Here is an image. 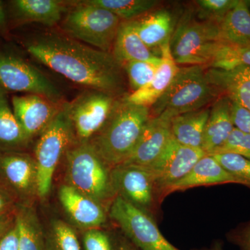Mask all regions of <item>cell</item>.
I'll return each mask as SVG.
<instances>
[{
	"label": "cell",
	"instance_id": "7402d4cb",
	"mask_svg": "<svg viewBox=\"0 0 250 250\" xmlns=\"http://www.w3.org/2000/svg\"><path fill=\"white\" fill-rule=\"evenodd\" d=\"M15 14L21 21L51 27L62 21L64 3L57 0H16L12 1Z\"/></svg>",
	"mask_w": 250,
	"mask_h": 250
},
{
	"label": "cell",
	"instance_id": "2e32d148",
	"mask_svg": "<svg viewBox=\"0 0 250 250\" xmlns=\"http://www.w3.org/2000/svg\"><path fill=\"white\" fill-rule=\"evenodd\" d=\"M58 195L67 216L81 229H100L107 221L106 207L67 184L61 186Z\"/></svg>",
	"mask_w": 250,
	"mask_h": 250
},
{
	"label": "cell",
	"instance_id": "7c38bea8",
	"mask_svg": "<svg viewBox=\"0 0 250 250\" xmlns=\"http://www.w3.org/2000/svg\"><path fill=\"white\" fill-rule=\"evenodd\" d=\"M0 184L19 204L31 205L38 197L37 166L34 157L23 151L0 152Z\"/></svg>",
	"mask_w": 250,
	"mask_h": 250
},
{
	"label": "cell",
	"instance_id": "52a82bcc",
	"mask_svg": "<svg viewBox=\"0 0 250 250\" xmlns=\"http://www.w3.org/2000/svg\"><path fill=\"white\" fill-rule=\"evenodd\" d=\"M221 41L218 22L187 16L181 19L170 39L171 54L177 65L206 68Z\"/></svg>",
	"mask_w": 250,
	"mask_h": 250
},
{
	"label": "cell",
	"instance_id": "ba28073f",
	"mask_svg": "<svg viewBox=\"0 0 250 250\" xmlns=\"http://www.w3.org/2000/svg\"><path fill=\"white\" fill-rule=\"evenodd\" d=\"M108 213L139 249L181 250L166 239L152 216L123 197H115L108 207Z\"/></svg>",
	"mask_w": 250,
	"mask_h": 250
},
{
	"label": "cell",
	"instance_id": "f1b7e54d",
	"mask_svg": "<svg viewBox=\"0 0 250 250\" xmlns=\"http://www.w3.org/2000/svg\"><path fill=\"white\" fill-rule=\"evenodd\" d=\"M88 4L108 10L125 21L146 14L158 4L155 0H85Z\"/></svg>",
	"mask_w": 250,
	"mask_h": 250
},
{
	"label": "cell",
	"instance_id": "4dcf8cb0",
	"mask_svg": "<svg viewBox=\"0 0 250 250\" xmlns=\"http://www.w3.org/2000/svg\"><path fill=\"white\" fill-rule=\"evenodd\" d=\"M159 62H130L123 65L126 72L130 88L133 92L141 89L148 84L154 78L159 65Z\"/></svg>",
	"mask_w": 250,
	"mask_h": 250
},
{
	"label": "cell",
	"instance_id": "d4e9b609",
	"mask_svg": "<svg viewBox=\"0 0 250 250\" xmlns=\"http://www.w3.org/2000/svg\"><path fill=\"white\" fill-rule=\"evenodd\" d=\"M30 141L15 116L7 91L0 85V152L22 151Z\"/></svg>",
	"mask_w": 250,
	"mask_h": 250
},
{
	"label": "cell",
	"instance_id": "30bf717a",
	"mask_svg": "<svg viewBox=\"0 0 250 250\" xmlns=\"http://www.w3.org/2000/svg\"><path fill=\"white\" fill-rule=\"evenodd\" d=\"M108 94L88 90L67 103V112L79 143H88L104 126L116 101Z\"/></svg>",
	"mask_w": 250,
	"mask_h": 250
},
{
	"label": "cell",
	"instance_id": "83f0119b",
	"mask_svg": "<svg viewBox=\"0 0 250 250\" xmlns=\"http://www.w3.org/2000/svg\"><path fill=\"white\" fill-rule=\"evenodd\" d=\"M241 66L250 67V44L237 45L221 41L206 68L231 70Z\"/></svg>",
	"mask_w": 250,
	"mask_h": 250
},
{
	"label": "cell",
	"instance_id": "7bdbcfd3",
	"mask_svg": "<svg viewBox=\"0 0 250 250\" xmlns=\"http://www.w3.org/2000/svg\"><path fill=\"white\" fill-rule=\"evenodd\" d=\"M224 250L223 243H220V242H216V243H213L208 248H201L199 250Z\"/></svg>",
	"mask_w": 250,
	"mask_h": 250
},
{
	"label": "cell",
	"instance_id": "b9f144b4",
	"mask_svg": "<svg viewBox=\"0 0 250 250\" xmlns=\"http://www.w3.org/2000/svg\"><path fill=\"white\" fill-rule=\"evenodd\" d=\"M116 250H139V248H136V246L134 247L129 243H125V242H122L120 243L119 246L117 248Z\"/></svg>",
	"mask_w": 250,
	"mask_h": 250
},
{
	"label": "cell",
	"instance_id": "f546056e",
	"mask_svg": "<svg viewBox=\"0 0 250 250\" xmlns=\"http://www.w3.org/2000/svg\"><path fill=\"white\" fill-rule=\"evenodd\" d=\"M47 247V250H81L75 229L62 220L52 222Z\"/></svg>",
	"mask_w": 250,
	"mask_h": 250
},
{
	"label": "cell",
	"instance_id": "f35d334b",
	"mask_svg": "<svg viewBox=\"0 0 250 250\" xmlns=\"http://www.w3.org/2000/svg\"><path fill=\"white\" fill-rule=\"evenodd\" d=\"M0 250H20L18 229L16 224L0 239Z\"/></svg>",
	"mask_w": 250,
	"mask_h": 250
},
{
	"label": "cell",
	"instance_id": "6da1fadb",
	"mask_svg": "<svg viewBox=\"0 0 250 250\" xmlns=\"http://www.w3.org/2000/svg\"><path fill=\"white\" fill-rule=\"evenodd\" d=\"M25 47L38 62L77 84L114 98L124 93L123 67L111 52L57 32L39 34Z\"/></svg>",
	"mask_w": 250,
	"mask_h": 250
},
{
	"label": "cell",
	"instance_id": "3957f363",
	"mask_svg": "<svg viewBox=\"0 0 250 250\" xmlns=\"http://www.w3.org/2000/svg\"><path fill=\"white\" fill-rule=\"evenodd\" d=\"M65 157L66 184L108 209L116 196L112 187L111 167L89 142L71 145Z\"/></svg>",
	"mask_w": 250,
	"mask_h": 250
},
{
	"label": "cell",
	"instance_id": "836d02e7",
	"mask_svg": "<svg viewBox=\"0 0 250 250\" xmlns=\"http://www.w3.org/2000/svg\"><path fill=\"white\" fill-rule=\"evenodd\" d=\"M238 0H199L197 4L208 21L219 22Z\"/></svg>",
	"mask_w": 250,
	"mask_h": 250
},
{
	"label": "cell",
	"instance_id": "4fadbf2b",
	"mask_svg": "<svg viewBox=\"0 0 250 250\" xmlns=\"http://www.w3.org/2000/svg\"><path fill=\"white\" fill-rule=\"evenodd\" d=\"M111 179L116 196L123 197L152 216L159 202L154 177L147 167L117 166L111 168Z\"/></svg>",
	"mask_w": 250,
	"mask_h": 250
},
{
	"label": "cell",
	"instance_id": "5bb4252c",
	"mask_svg": "<svg viewBox=\"0 0 250 250\" xmlns=\"http://www.w3.org/2000/svg\"><path fill=\"white\" fill-rule=\"evenodd\" d=\"M62 105L31 94L14 95L11 99L15 116L30 141L42 134L58 114Z\"/></svg>",
	"mask_w": 250,
	"mask_h": 250
},
{
	"label": "cell",
	"instance_id": "5b68a950",
	"mask_svg": "<svg viewBox=\"0 0 250 250\" xmlns=\"http://www.w3.org/2000/svg\"><path fill=\"white\" fill-rule=\"evenodd\" d=\"M122 20L108 10L80 1L68 11L62 28L65 35L100 49L111 52Z\"/></svg>",
	"mask_w": 250,
	"mask_h": 250
},
{
	"label": "cell",
	"instance_id": "8fae6325",
	"mask_svg": "<svg viewBox=\"0 0 250 250\" xmlns=\"http://www.w3.org/2000/svg\"><path fill=\"white\" fill-rule=\"evenodd\" d=\"M206 155L203 149L184 146L172 136L156 160L147 167L154 177L159 203L166 189L185 177Z\"/></svg>",
	"mask_w": 250,
	"mask_h": 250
},
{
	"label": "cell",
	"instance_id": "d6986e66",
	"mask_svg": "<svg viewBox=\"0 0 250 250\" xmlns=\"http://www.w3.org/2000/svg\"><path fill=\"white\" fill-rule=\"evenodd\" d=\"M234 128L231 100L223 95L210 109L202 149L207 155H213L225 144Z\"/></svg>",
	"mask_w": 250,
	"mask_h": 250
},
{
	"label": "cell",
	"instance_id": "ffe728a7",
	"mask_svg": "<svg viewBox=\"0 0 250 250\" xmlns=\"http://www.w3.org/2000/svg\"><path fill=\"white\" fill-rule=\"evenodd\" d=\"M206 74L220 94L250 112V67L241 66L231 70L208 68Z\"/></svg>",
	"mask_w": 250,
	"mask_h": 250
},
{
	"label": "cell",
	"instance_id": "e575fe53",
	"mask_svg": "<svg viewBox=\"0 0 250 250\" xmlns=\"http://www.w3.org/2000/svg\"><path fill=\"white\" fill-rule=\"evenodd\" d=\"M83 243L85 250H114L109 236L100 229L83 231Z\"/></svg>",
	"mask_w": 250,
	"mask_h": 250
},
{
	"label": "cell",
	"instance_id": "ac0fdd59",
	"mask_svg": "<svg viewBox=\"0 0 250 250\" xmlns=\"http://www.w3.org/2000/svg\"><path fill=\"white\" fill-rule=\"evenodd\" d=\"M170 42L161 47V62L154 78L146 86L128 95L125 98L126 102L152 107L165 93L179 68L171 54Z\"/></svg>",
	"mask_w": 250,
	"mask_h": 250
},
{
	"label": "cell",
	"instance_id": "cb8c5ba5",
	"mask_svg": "<svg viewBox=\"0 0 250 250\" xmlns=\"http://www.w3.org/2000/svg\"><path fill=\"white\" fill-rule=\"evenodd\" d=\"M14 215L20 250H47L42 227L31 205L17 204Z\"/></svg>",
	"mask_w": 250,
	"mask_h": 250
},
{
	"label": "cell",
	"instance_id": "44dd1931",
	"mask_svg": "<svg viewBox=\"0 0 250 250\" xmlns=\"http://www.w3.org/2000/svg\"><path fill=\"white\" fill-rule=\"evenodd\" d=\"M113 54L123 66L130 62H159L157 57L147 47L135 29L133 21L122 22L113 46Z\"/></svg>",
	"mask_w": 250,
	"mask_h": 250
},
{
	"label": "cell",
	"instance_id": "277c9868",
	"mask_svg": "<svg viewBox=\"0 0 250 250\" xmlns=\"http://www.w3.org/2000/svg\"><path fill=\"white\" fill-rule=\"evenodd\" d=\"M220 93L210 83L202 65L180 67L174 80L152 106L151 117L168 118L205 108Z\"/></svg>",
	"mask_w": 250,
	"mask_h": 250
},
{
	"label": "cell",
	"instance_id": "1f68e13d",
	"mask_svg": "<svg viewBox=\"0 0 250 250\" xmlns=\"http://www.w3.org/2000/svg\"><path fill=\"white\" fill-rule=\"evenodd\" d=\"M213 156L224 168L250 188V160L233 153H219Z\"/></svg>",
	"mask_w": 250,
	"mask_h": 250
},
{
	"label": "cell",
	"instance_id": "7a4b0ae2",
	"mask_svg": "<svg viewBox=\"0 0 250 250\" xmlns=\"http://www.w3.org/2000/svg\"><path fill=\"white\" fill-rule=\"evenodd\" d=\"M150 118L147 106L125 99L116 102L104 126L89 143L111 168L121 165L131 155Z\"/></svg>",
	"mask_w": 250,
	"mask_h": 250
},
{
	"label": "cell",
	"instance_id": "603a6c76",
	"mask_svg": "<svg viewBox=\"0 0 250 250\" xmlns=\"http://www.w3.org/2000/svg\"><path fill=\"white\" fill-rule=\"evenodd\" d=\"M209 113V108H204L174 117L171 121L174 139L188 147L202 149Z\"/></svg>",
	"mask_w": 250,
	"mask_h": 250
},
{
	"label": "cell",
	"instance_id": "8992f818",
	"mask_svg": "<svg viewBox=\"0 0 250 250\" xmlns=\"http://www.w3.org/2000/svg\"><path fill=\"white\" fill-rule=\"evenodd\" d=\"M74 137L67 103H63L58 114L39 136L34 149L39 198L43 200L50 192L54 174L61 159L71 146Z\"/></svg>",
	"mask_w": 250,
	"mask_h": 250
},
{
	"label": "cell",
	"instance_id": "e0dca14e",
	"mask_svg": "<svg viewBox=\"0 0 250 250\" xmlns=\"http://www.w3.org/2000/svg\"><path fill=\"white\" fill-rule=\"evenodd\" d=\"M236 184L241 181L228 172L211 155H206L197 161L193 167L180 180L171 185L164 192L161 202L167 195L177 191L200 187Z\"/></svg>",
	"mask_w": 250,
	"mask_h": 250
},
{
	"label": "cell",
	"instance_id": "ab89813d",
	"mask_svg": "<svg viewBox=\"0 0 250 250\" xmlns=\"http://www.w3.org/2000/svg\"><path fill=\"white\" fill-rule=\"evenodd\" d=\"M15 215L14 211L0 214V239L10 228L14 225Z\"/></svg>",
	"mask_w": 250,
	"mask_h": 250
},
{
	"label": "cell",
	"instance_id": "9c48e42d",
	"mask_svg": "<svg viewBox=\"0 0 250 250\" xmlns=\"http://www.w3.org/2000/svg\"><path fill=\"white\" fill-rule=\"evenodd\" d=\"M0 85L6 91L40 95L62 104V95L52 81L29 62L0 52Z\"/></svg>",
	"mask_w": 250,
	"mask_h": 250
},
{
	"label": "cell",
	"instance_id": "74e56055",
	"mask_svg": "<svg viewBox=\"0 0 250 250\" xmlns=\"http://www.w3.org/2000/svg\"><path fill=\"white\" fill-rule=\"evenodd\" d=\"M17 204L16 197L0 184V214L14 211Z\"/></svg>",
	"mask_w": 250,
	"mask_h": 250
},
{
	"label": "cell",
	"instance_id": "484cf974",
	"mask_svg": "<svg viewBox=\"0 0 250 250\" xmlns=\"http://www.w3.org/2000/svg\"><path fill=\"white\" fill-rule=\"evenodd\" d=\"M222 41L237 45L250 44V11L248 1L238 0L218 22Z\"/></svg>",
	"mask_w": 250,
	"mask_h": 250
},
{
	"label": "cell",
	"instance_id": "d590c367",
	"mask_svg": "<svg viewBox=\"0 0 250 250\" xmlns=\"http://www.w3.org/2000/svg\"><path fill=\"white\" fill-rule=\"evenodd\" d=\"M231 117L234 127L250 135V112L239 104L231 101Z\"/></svg>",
	"mask_w": 250,
	"mask_h": 250
},
{
	"label": "cell",
	"instance_id": "4316f807",
	"mask_svg": "<svg viewBox=\"0 0 250 250\" xmlns=\"http://www.w3.org/2000/svg\"><path fill=\"white\" fill-rule=\"evenodd\" d=\"M132 21L141 40L149 49H161L170 42L172 19L167 11H155L141 19Z\"/></svg>",
	"mask_w": 250,
	"mask_h": 250
},
{
	"label": "cell",
	"instance_id": "60d3db41",
	"mask_svg": "<svg viewBox=\"0 0 250 250\" xmlns=\"http://www.w3.org/2000/svg\"><path fill=\"white\" fill-rule=\"evenodd\" d=\"M6 13L4 8L3 2L0 1V29H3L6 27Z\"/></svg>",
	"mask_w": 250,
	"mask_h": 250
},
{
	"label": "cell",
	"instance_id": "8d00e7d4",
	"mask_svg": "<svg viewBox=\"0 0 250 250\" xmlns=\"http://www.w3.org/2000/svg\"><path fill=\"white\" fill-rule=\"evenodd\" d=\"M229 238L240 250H250V222L245 228L231 233Z\"/></svg>",
	"mask_w": 250,
	"mask_h": 250
},
{
	"label": "cell",
	"instance_id": "9a60e30c",
	"mask_svg": "<svg viewBox=\"0 0 250 250\" xmlns=\"http://www.w3.org/2000/svg\"><path fill=\"white\" fill-rule=\"evenodd\" d=\"M171 121L172 118L161 115L151 117L131 155L122 164L149 167L172 138Z\"/></svg>",
	"mask_w": 250,
	"mask_h": 250
},
{
	"label": "cell",
	"instance_id": "d6a6232c",
	"mask_svg": "<svg viewBox=\"0 0 250 250\" xmlns=\"http://www.w3.org/2000/svg\"><path fill=\"white\" fill-rule=\"evenodd\" d=\"M219 153H233L250 160V135L234 128L225 144L214 154Z\"/></svg>",
	"mask_w": 250,
	"mask_h": 250
}]
</instances>
